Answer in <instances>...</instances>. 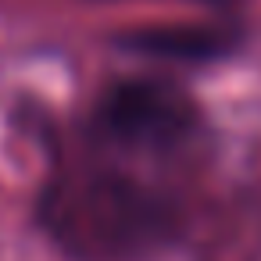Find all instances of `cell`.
Returning <instances> with one entry per match:
<instances>
[{"label":"cell","instance_id":"6da1fadb","mask_svg":"<svg viewBox=\"0 0 261 261\" xmlns=\"http://www.w3.org/2000/svg\"><path fill=\"white\" fill-rule=\"evenodd\" d=\"M36 215L72 261H143L179 236L172 193L97 158L47 175Z\"/></svg>","mask_w":261,"mask_h":261},{"label":"cell","instance_id":"3957f363","mask_svg":"<svg viewBox=\"0 0 261 261\" xmlns=\"http://www.w3.org/2000/svg\"><path fill=\"white\" fill-rule=\"evenodd\" d=\"M118 47L140 54V58H158V61H175V65H211L229 58L240 47V33L229 25H172V29H140L125 33Z\"/></svg>","mask_w":261,"mask_h":261},{"label":"cell","instance_id":"277c9868","mask_svg":"<svg viewBox=\"0 0 261 261\" xmlns=\"http://www.w3.org/2000/svg\"><path fill=\"white\" fill-rule=\"evenodd\" d=\"M200 4H229V0H200Z\"/></svg>","mask_w":261,"mask_h":261},{"label":"cell","instance_id":"7a4b0ae2","mask_svg":"<svg viewBox=\"0 0 261 261\" xmlns=\"http://www.w3.org/2000/svg\"><path fill=\"white\" fill-rule=\"evenodd\" d=\"M200 129V111L190 93L168 79H118L90 115V140L122 154H179Z\"/></svg>","mask_w":261,"mask_h":261}]
</instances>
